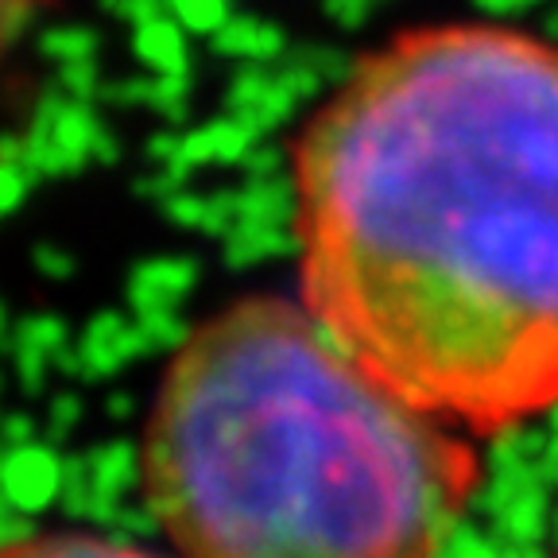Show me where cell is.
Masks as SVG:
<instances>
[{
	"label": "cell",
	"instance_id": "cell-2",
	"mask_svg": "<svg viewBox=\"0 0 558 558\" xmlns=\"http://www.w3.org/2000/svg\"><path fill=\"white\" fill-rule=\"evenodd\" d=\"M303 303L248 295L167 365L144 438L179 558H442L481 462Z\"/></svg>",
	"mask_w": 558,
	"mask_h": 558
},
{
	"label": "cell",
	"instance_id": "cell-4",
	"mask_svg": "<svg viewBox=\"0 0 558 558\" xmlns=\"http://www.w3.org/2000/svg\"><path fill=\"white\" fill-rule=\"evenodd\" d=\"M51 0H0V66Z\"/></svg>",
	"mask_w": 558,
	"mask_h": 558
},
{
	"label": "cell",
	"instance_id": "cell-1",
	"mask_svg": "<svg viewBox=\"0 0 558 558\" xmlns=\"http://www.w3.org/2000/svg\"><path fill=\"white\" fill-rule=\"evenodd\" d=\"M299 299L396 392L505 430L558 408V44L408 27L291 144Z\"/></svg>",
	"mask_w": 558,
	"mask_h": 558
},
{
	"label": "cell",
	"instance_id": "cell-3",
	"mask_svg": "<svg viewBox=\"0 0 558 558\" xmlns=\"http://www.w3.org/2000/svg\"><path fill=\"white\" fill-rule=\"evenodd\" d=\"M0 558H159V555H151L144 547H129V543L82 535V532H51V535H32V539H16L9 547H0Z\"/></svg>",
	"mask_w": 558,
	"mask_h": 558
}]
</instances>
